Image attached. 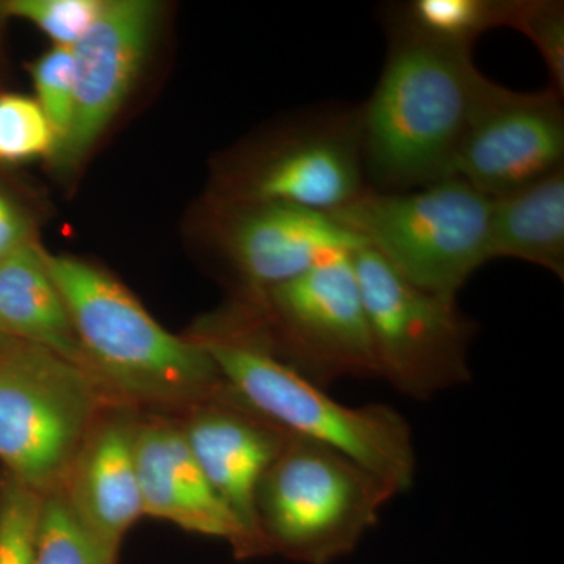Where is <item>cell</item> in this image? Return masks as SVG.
<instances>
[{
  "instance_id": "3",
  "label": "cell",
  "mask_w": 564,
  "mask_h": 564,
  "mask_svg": "<svg viewBox=\"0 0 564 564\" xmlns=\"http://www.w3.org/2000/svg\"><path fill=\"white\" fill-rule=\"evenodd\" d=\"M202 340L229 392L267 422L350 456L399 492L413 486V432L392 406L337 402L242 334H215Z\"/></svg>"
},
{
  "instance_id": "5",
  "label": "cell",
  "mask_w": 564,
  "mask_h": 564,
  "mask_svg": "<svg viewBox=\"0 0 564 564\" xmlns=\"http://www.w3.org/2000/svg\"><path fill=\"white\" fill-rule=\"evenodd\" d=\"M399 494L350 456L291 436L262 478L256 513L269 552L328 564L355 551Z\"/></svg>"
},
{
  "instance_id": "11",
  "label": "cell",
  "mask_w": 564,
  "mask_h": 564,
  "mask_svg": "<svg viewBox=\"0 0 564 564\" xmlns=\"http://www.w3.org/2000/svg\"><path fill=\"white\" fill-rule=\"evenodd\" d=\"M161 18L152 0H106L73 47L76 99L68 133L54 159L63 169L87 158L139 79Z\"/></svg>"
},
{
  "instance_id": "14",
  "label": "cell",
  "mask_w": 564,
  "mask_h": 564,
  "mask_svg": "<svg viewBox=\"0 0 564 564\" xmlns=\"http://www.w3.org/2000/svg\"><path fill=\"white\" fill-rule=\"evenodd\" d=\"M131 404L111 403L96 419L58 486L85 532L117 560L124 534L144 516Z\"/></svg>"
},
{
  "instance_id": "21",
  "label": "cell",
  "mask_w": 564,
  "mask_h": 564,
  "mask_svg": "<svg viewBox=\"0 0 564 564\" xmlns=\"http://www.w3.org/2000/svg\"><path fill=\"white\" fill-rule=\"evenodd\" d=\"M43 496L0 470V564H35Z\"/></svg>"
},
{
  "instance_id": "16",
  "label": "cell",
  "mask_w": 564,
  "mask_h": 564,
  "mask_svg": "<svg viewBox=\"0 0 564 564\" xmlns=\"http://www.w3.org/2000/svg\"><path fill=\"white\" fill-rule=\"evenodd\" d=\"M0 328L90 372L68 307L44 265L41 245L36 242L0 259Z\"/></svg>"
},
{
  "instance_id": "20",
  "label": "cell",
  "mask_w": 564,
  "mask_h": 564,
  "mask_svg": "<svg viewBox=\"0 0 564 564\" xmlns=\"http://www.w3.org/2000/svg\"><path fill=\"white\" fill-rule=\"evenodd\" d=\"M57 148V135L35 98L0 95V163L54 159Z\"/></svg>"
},
{
  "instance_id": "8",
  "label": "cell",
  "mask_w": 564,
  "mask_h": 564,
  "mask_svg": "<svg viewBox=\"0 0 564 564\" xmlns=\"http://www.w3.org/2000/svg\"><path fill=\"white\" fill-rule=\"evenodd\" d=\"M352 254L317 263L254 299L276 328L288 366L321 388L378 377Z\"/></svg>"
},
{
  "instance_id": "17",
  "label": "cell",
  "mask_w": 564,
  "mask_h": 564,
  "mask_svg": "<svg viewBox=\"0 0 564 564\" xmlns=\"http://www.w3.org/2000/svg\"><path fill=\"white\" fill-rule=\"evenodd\" d=\"M489 258L519 259L564 276V166L491 199Z\"/></svg>"
},
{
  "instance_id": "13",
  "label": "cell",
  "mask_w": 564,
  "mask_h": 564,
  "mask_svg": "<svg viewBox=\"0 0 564 564\" xmlns=\"http://www.w3.org/2000/svg\"><path fill=\"white\" fill-rule=\"evenodd\" d=\"M181 429L214 491L261 554H269L259 530L256 500L262 478L291 434L245 406L231 392L192 408Z\"/></svg>"
},
{
  "instance_id": "4",
  "label": "cell",
  "mask_w": 564,
  "mask_h": 564,
  "mask_svg": "<svg viewBox=\"0 0 564 564\" xmlns=\"http://www.w3.org/2000/svg\"><path fill=\"white\" fill-rule=\"evenodd\" d=\"M491 199L456 177L404 192L367 187L329 214L423 291L456 300L489 258Z\"/></svg>"
},
{
  "instance_id": "6",
  "label": "cell",
  "mask_w": 564,
  "mask_h": 564,
  "mask_svg": "<svg viewBox=\"0 0 564 564\" xmlns=\"http://www.w3.org/2000/svg\"><path fill=\"white\" fill-rule=\"evenodd\" d=\"M117 402L98 378L46 348L0 340V463L41 496L65 480L96 419Z\"/></svg>"
},
{
  "instance_id": "22",
  "label": "cell",
  "mask_w": 564,
  "mask_h": 564,
  "mask_svg": "<svg viewBox=\"0 0 564 564\" xmlns=\"http://www.w3.org/2000/svg\"><path fill=\"white\" fill-rule=\"evenodd\" d=\"M106 0H6L0 13L31 22L58 47H74L95 24Z\"/></svg>"
},
{
  "instance_id": "9",
  "label": "cell",
  "mask_w": 564,
  "mask_h": 564,
  "mask_svg": "<svg viewBox=\"0 0 564 564\" xmlns=\"http://www.w3.org/2000/svg\"><path fill=\"white\" fill-rule=\"evenodd\" d=\"M367 185L355 110H322L263 150L239 174L240 203L334 214Z\"/></svg>"
},
{
  "instance_id": "7",
  "label": "cell",
  "mask_w": 564,
  "mask_h": 564,
  "mask_svg": "<svg viewBox=\"0 0 564 564\" xmlns=\"http://www.w3.org/2000/svg\"><path fill=\"white\" fill-rule=\"evenodd\" d=\"M351 259L378 378L415 400L467 383L477 325L458 302L411 284L367 247Z\"/></svg>"
},
{
  "instance_id": "26",
  "label": "cell",
  "mask_w": 564,
  "mask_h": 564,
  "mask_svg": "<svg viewBox=\"0 0 564 564\" xmlns=\"http://www.w3.org/2000/svg\"><path fill=\"white\" fill-rule=\"evenodd\" d=\"M7 336H9V334L3 333L2 328H0V340L6 339Z\"/></svg>"
},
{
  "instance_id": "19",
  "label": "cell",
  "mask_w": 564,
  "mask_h": 564,
  "mask_svg": "<svg viewBox=\"0 0 564 564\" xmlns=\"http://www.w3.org/2000/svg\"><path fill=\"white\" fill-rule=\"evenodd\" d=\"M85 532L70 511L62 489L43 496L36 536L35 564H115Z\"/></svg>"
},
{
  "instance_id": "25",
  "label": "cell",
  "mask_w": 564,
  "mask_h": 564,
  "mask_svg": "<svg viewBox=\"0 0 564 564\" xmlns=\"http://www.w3.org/2000/svg\"><path fill=\"white\" fill-rule=\"evenodd\" d=\"M31 242L28 218L6 193L0 192V259Z\"/></svg>"
},
{
  "instance_id": "12",
  "label": "cell",
  "mask_w": 564,
  "mask_h": 564,
  "mask_svg": "<svg viewBox=\"0 0 564 564\" xmlns=\"http://www.w3.org/2000/svg\"><path fill=\"white\" fill-rule=\"evenodd\" d=\"M221 245L252 299L364 247L329 215L262 203H242L225 218Z\"/></svg>"
},
{
  "instance_id": "24",
  "label": "cell",
  "mask_w": 564,
  "mask_h": 564,
  "mask_svg": "<svg viewBox=\"0 0 564 564\" xmlns=\"http://www.w3.org/2000/svg\"><path fill=\"white\" fill-rule=\"evenodd\" d=\"M508 28L524 33L551 74L552 90L564 95V6L558 0H513Z\"/></svg>"
},
{
  "instance_id": "23",
  "label": "cell",
  "mask_w": 564,
  "mask_h": 564,
  "mask_svg": "<svg viewBox=\"0 0 564 564\" xmlns=\"http://www.w3.org/2000/svg\"><path fill=\"white\" fill-rule=\"evenodd\" d=\"M31 76L36 93L35 101L50 120L61 147L73 120L76 99L73 47L52 46L32 63Z\"/></svg>"
},
{
  "instance_id": "18",
  "label": "cell",
  "mask_w": 564,
  "mask_h": 564,
  "mask_svg": "<svg viewBox=\"0 0 564 564\" xmlns=\"http://www.w3.org/2000/svg\"><path fill=\"white\" fill-rule=\"evenodd\" d=\"M511 9L513 0H413L389 18L441 46L473 51L485 32L508 28Z\"/></svg>"
},
{
  "instance_id": "15",
  "label": "cell",
  "mask_w": 564,
  "mask_h": 564,
  "mask_svg": "<svg viewBox=\"0 0 564 564\" xmlns=\"http://www.w3.org/2000/svg\"><path fill=\"white\" fill-rule=\"evenodd\" d=\"M135 459L144 516L228 541L245 558L261 555L250 534L207 481L180 425L140 421Z\"/></svg>"
},
{
  "instance_id": "1",
  "label": "cell",
  "mask_w": 564,
  "mask_h": 564,
  "mask_svg": "<svg viewBox=\"0 0 564 564\" xmlns=\"http://www.w3.org/2000/svg\"><path fill=\"white\" fill-rule=\"evenodd\" d=\"M377 87L356 109L367 185L404 192L448 180L470 126L499 85L473 51L441 46L388 18Z\"/></svg>"
},
{
  "instance_id": "10",
  "label": "cell",
  "mask_w": 564,
  "mask_h": 564,
  "mask_svg": "<svg viewBox=\"0 0 564 564\" xmlns=\"http://www.w3.org/2000/svg\"><path fill=\"white\" fill-rule=\"evenodd\" d=\"M563 96L497 87L464 139L451 177L494 199L541 181L564 163Z\"/></svg>"
},
{
  "instance_id": "2",
  "label": "cell",
  "mask_w": 564,
  "mask_h": 564,
  "mask_svg": "<svg viewBox=\"0 0 564 564\" xmlns=\"http://www.w3.org/2000/svg\"><path fill=\"white\" fill-rule=\"evenodd\" d=\"M90 372L117 402L199 406L228 393L202 339L151 317L121 282L79 258L41 248Z\"/></svg>"
}]
</instances>
